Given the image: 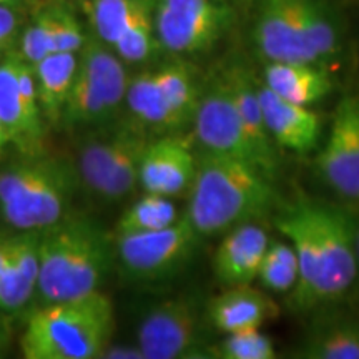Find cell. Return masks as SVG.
I'll return each mask as SVG.
<instances>
[{"instance_id": "obj_24", "label": "cell", "mask_w": 359, "mask_h": 359, "mask_svg": "<svg viewBox=\"0 0 359 359\" xmlns=\"http://www.w3.org/2000/svg\"><path fill=\"white\" fill-rule=\"evenodd\" d=\"M154 74L178 123L185 127L193 120L201 97L195 74L190 70V67L183 64L163 65Z\"/></svg>"}, {"instance_id": "obj_16", "label": "cell", "mask_w": 359, "mask_h": 359, "mask_svg": "<svg viewBox=\"0 0 359 359\" xmlns=\"http://www.w3.org/2000/svg\"><path fill=\"white\" fill-rule=\"evenodd\" d=\"M264 127L276 147L298 155L311 154L320 145L321 120L309 107L291 103L266 85L258 87Z\"/></svg>"}, {"instance_id": "obj_23", "label": "cell", "mask_w": 359, "mask_h": 359, "mask_svg": "<svg viewBox=\"0 0 359 359\" xmlns=\"http://www.w3.org/2000/svg\"><path fill=\"white\" fill-rule=\"evenodd\" d=\"M299 358L359 359V321L334 320L318 326L304 338Z\"/></svg>"}, {"instance_id": "obj_9", "label": "cell", "mask_w": 359, "mask_h": 359, "mask_svg": "<svg viewBox=\"0 0 359 359\" xmlns=\"http://www.w3.org/2000/svg\"><path fill=\"white\" fill-rule=\"evenodd\" d=\"M154 19L161 47L193 55L215 47L230 30L235 15L218 0H158Z\"/></svg>"}, {"instance_id": "obj_11", "label": "cell", "mask_w": 359, "mask_h": 359, "mask_svg": "<svg viewBox=\"0 0 359 359\" xmlns=\"http://www.w3.org/2000/svg\"><path fill=\"white\" fill-rule=\"evenodd\" d=\"M0 118L11 143L30 156L37 155L43 140L42 110L32 65L24 58L0 64Z\"/></svg>"}, {"instance_id": "obj_38", "label": "cell", "mask_w": 359, "mask_h": 359, "mask_svg": "<svg viewBox=\"0 0 359 359\" xmlns=\"http://www.w3.org/2000/svg\"><path fill=\"white\" fill-rule=\"evenodd\" d=\"M6 47H7V45H2V43H0V53H2L4 50H6Z\"/></svg>"}, {"instance_id": "obj_17", "label": "cell", "mask_w": 359, "mask_h": 359, "mask_svg": "<svg viewBox=\"0 0 359 359\" xmlns=\"http://www.w3.org/2000/svg\"><path fill=\"white\" fill-rule=\"evenodd\" d=\"M213 257L215 278L224 286L251 285L269 245L266 230L255 222L236 224L222 235Z\"/></svg>"}, {"instance_id": "obj_35", "label": "cell", "mask_w": 359, "mask_h": 359, "mask_svg": "<svg viewBox=\"0 0 359 359\" xmlns=\"http://www.w3.org/2000/svg\"><path fill=\"white\" fill-rule=\"evenodd\" d=\"M8 143H11V140H8V133L6 130V125H4L2 118H0V155H2L4 148H6Z\"/></svg>"}, {"instance_id": "obj_27", "label": "cell", "mask_w": 359, "mask_h": 359, "mask_svg": "<svg viewBox=\"0 0 359 359\" xmlns=\"http://www.w3.org/2000/svg\"><path fill=\"white\" fill-rule=\"evenodd\" d=\"M298 257L290 241H269L257 276L263 288L278 294L291 293L298 283Z\"/></svg>"}, {"instance_id": "obj_22", "label": "cell", "mask_w": 359, "mask_h": 359, "mask_svg": "<svg viewBox=\"0 0 359 359\" xmlns=\"http://www.w3.org/2000/svg\"><path fill=\"white\" fill-rule=\"evenodd\" d=\"M125 102L135 118L142 125L170 130V132H177L182 128L161 93L154 72H145V74H140L138 77L130 80L127 93H125Z\"/></svg>"}, {"instance_id": "obj_13", "label": "cell", "mask_w": 359, "mask_h": 359, "mask_svg": "<svg viewBox=\"0 0 359 359\" xmlns=\"http://www.w3.org/2000/svg\"><path fill=\"white\" fill-rule=\"evenodd\" d=\"M191 123L201 150L233 156L262 170L257 151L251 147L223 79L213 82L205 93H201Z\"/></svg>"}, {"instance_id": "obj_4", "label": "cell", "mask_w": 359, "mask_h": 359, "mask_svg": "<svg viewBox=\"0 0 359 359\" xmlns=\"http://www.w3.org/2000/svg\"><path fill=\"white\" fill-rule=\"evenodd\" d=\"M75 173L65 160L24 161L0 173V210L11 226L42 231L65 217Z\"/></svg>"}, {"instance_id": "obj_8", "label": "cell", "mask_w": 359, "mask_h": 359, "mask_svg": "<svg viewBox=\"0 0 359 359\" xmlns=\"http://www.w3.org/2000/svg\"><path fill=\"white\" fill-rule=\"evenodd\" d=\"M201 236L187 215L167 228L116 235L115 250L125 275L135 281L167 280L190 262Z\"/></svg>"}, {"instance_id": "obj_25", "label": "cell", "mask_w": 359, "mask_h": 359, "mask_svg": "<svg viewBox=\"0 0 359 359\" xmlns=\"http://www.w3.org/2000/svg\"><path fill=\"white\" fill-rule=\"evenodd\" d=\"M180 218L177 206L168 196L147 193L143 198L130 206L116 222V235L145 233L167 228Z\"/></svg>"}, {"instance_id": "obj_6", "label": "cell", "mask_w": 359, "mask_h": 359, "mask_svg": "<svg viewBox=\"0 0 359 359\" xmlns=\"http://www.w3.org/2000/svg\"><path fill=\"white\" fill-rule=\"evenodd\" d=\"M316 245V283L313 306L333 303L351 290L358 276V228L351 217L336 206L304 201Z\"/></svg>"}, {"instance_id": "obj_26", "label": "cell", "mask_w": 359, "mask_h": 359, "mask_svg": "<svg viewBox=\"0 0 359 359\" xmlns=\"http://www.w3.org/2000/svg\"><path fill=\"white\" fill-rule=\"evenodd\" d=\"M150 7L154 0H93L92 22L98 39L114 47L135 19Z\"/></svg>"}, {"instance_id": "obj_28", "label": "cell", "mask_w": 359, "mask_h": 359, "mask_svg": "<svg viewBox=\"0 0 359 359\" xmlns=\"http://www.w3.org/2000/svg\"><path fill=\"white\" fill-rule=\"evenodd\" d=\"M210 358L218 359H273L276 349L273 339L263 334L259 327L226 333L224 338L210 348Z\"/></svg>"}, {"instance_id": "obj_7", "label": "cell", "mask_w": 359, "mask_h": 359, "mask_svg": "<svg viewBox=\"0 0 359 359\" xmlns=\"http://www.w3.org/2000/svg\"><path fill=\"white\" fill-rule=\"evenodd\" d=\"M148 142L145 132L130 123L93 137L79 155L82 182L105 200L125 198L140 180V160Z\"/></svg>"}, {"instance_id": "obj_33", "label": "cell", "mask_w": 359, "mask_h": 359, "mask_svg": "<svg viewBox=\"0 0 359 359\" xmlns=\"http://www.w3.org/2000/svg\"><path fill=\"white\" fill-rule=\"evenodd\" d=\"M100 358H110V359H143V354L138 346H111L110 344L105 348Z\"/></svg>"}, {"instance_id": "obj_32", "label": "cell", "mask_w": 359, "mask_h": 359, "mask_svg": "<svg viewBox=\"0 0 359 359\" xmlns=\"http://www.w3.org/2000/svg\"><path fill=\"white\" fill-rule=\"evenodd\" d=\"M17 15L11 7L0 6V43L8 45L15 34Z\"/></svg>"}, {"instance_id": "obj_1", "label": "cell", "mask_w": 359, "mask_h": 359, "mask_svg": "<svg viewBox=\"0 0 359 359\" xmlns=\"http://www.w3.org/2000/svg\"><path fill=\"white\" fill-rule=\"evenodd\" d=\"M273 182L243 160L201 150L185 215L201 238L222 236L271 212L276 201Z\"/></svg>"}, {"instance_id": "obj_2", "label": "cell", "mask_w": 359, "mask_h": 359, "mask_svg": "<svg viewBox=\"0 0 359 359\" xmlns=\"http://www.w3.org/2000/svg\"><path fill=\"white\" fill-rule=\"evenodd\" d=\"M37 290L43 304L100 288L111 264L110 238L90 218L64 217L39 233Z\"/></svg>"}, {"instance_id": "obj_37", "label": "cell", "mask_w": 359, "mask_h": 359, "mask_svg": "<svg viewBox=\"0 0 359 359\" xmlns=\"http://www.w3.org/2000/svg\"><path fill=\"white\" fill-rule=\"evenodd\" d=\"M356 248H358V259H359V228H358V235H356Z\"/></svg>"}, {"instance_id": "obj_12", "label": "cell", "mask_w": 359, "mask_h": 359, "mask_svg": "<svg viewBox=\"0 0 359 359\" xmlns=\"http://www.w3.org/2000/svg\"><path fill=\"white\" fill-rule=\"evenodd\" d=\"M316 170L339 196L359 200V95L343 97L336 107Z\"/></svg>"}, {"instance_id": "obj_29", "label": "cell", "mask_w": 359, "mask_h": 359, "mask_svg": "<svg viewBox=\"0 0 359 359\" xmlns=\"http://www.w3.org/2000/svg\"><path fill=\"white\" fill-rule=\"evenodd\" d=\"M156 45H158V39L155 34L154 7H150L135 19L127 32L114 45V48L122 60L137 64V62L147 60L154 53Z\"/></svg>"}, {"instance_id": "obj_3", "label": "cell", "mask_w": 359, "mask_h": 359, "mask_svg": "<svg viewBox=\"0 0 359 359\" xmlns=\"http://www.w3.org/2000/svg\"><path fill=\"white\" fill-rule=\"evenodd\" d=\"M114 331V303L97 290L35 311L20 338V351L27 359H95Z\"/></svg>"}, {"instance_id": "obj_21", "label": "cell", "mask_w": 359, "mask_h": 359, "mask_svg": "<svg viewBox=\"0 0 359 359\" xmlns=\"http://www.w3.org/2000/svg\"><path fill=\"white\" fill-rule=\"evenodd\" d=\"M32 70L40 110L52 125L62 123L67 98L77 72V55L74 52H52L34 64Z\"/></svg>"}, {"instance_id": "obj_34", "label": "cell", "mask_w": 359, "mask_h": 359, "mask_svg": "<svg viewBox=\"0 0 359 359\" xmlns=\"http://www.w3.org/2000/svg\"><path fill=\"white\" fill-rule=\"evenodd\" d=\"M7 257H8V240L0 238V273H2L4 266H6Z\"/></svg>"}, {"instance_id": "obj_18", "label": "cell", "mask_w": 359, "mask_h": 359, "mask_svg": "<svg viewBox=\"0 0 359 359\" xmlns=\"http://www.w3.org/2000/svg\"><path fill=\"white\" fill-rule=\"evenodd\" d=\"M276 303L251 285L226 286L206 304V320L219 333L262 327L278 316Z\"/></svg>"}, {"instance_id": "obj_5", "label": "cell", "mask_w": 359, "mask_h": 359, "mask_svg": "<svg viewBox=\"0 0 359 359\" xmlns=\"http://www.w3.org/2000/svg\"><path fill=\"white\" fill-rule=\"evenodd\" d=\"M128 82L118 55L95 40H85L62 123L69 128L109 123L125 102Z\"/></svg>"}, {"instance_id": "obj_20", "label": "cell", "mask_w": 359, "mask_h": 359, "mask_svg": "<svg viewBox=\"0 0 359 359\" xmlns=\"http://www.w3.org/2000/svg\"><path fill=\"white\" fill-rule=\"evenodd\" d=\"M263 79L276 95L303 107L321 102L334 88L333 79L321 64L306 62H268Z\"/></svg>"}, {"instance_id": "obj_30", "label": "cell", "mask_w": 359, "mask_h": 359, "mask_svg": "<svg viewBox=\"0 0 359 359\" xmlns=\"http://www.w3.org/2000/svg\"><path fill=\"white\" fill-rule=\"evenodd\" d=\"M22 58L30 65L37 64L48 53L55 52V39H53V15L52 8L40 12L32 25L25 30L22 37Z\"/></svg>"}, {"instance_id": "obj_31", "label": "cell", "mask_w": 359, "mask_h": 359, "mask_svg": "<svg viewBox=\"0 0 359 359\" xmlns=\"http://www.w3.org/2000/svg\"><path fill=\"white\" fill-rule=\"evenodd\" d=\"M52 15L55 52L77 53L85 42L82 27H80L77 17L64 7H52Z\"/></svg>"}, {"instance_id": "obj_14", "label": "cell", "mask_w": 359, "mask_h": 359, "mask_svg": "<svg viewBox=\"0 0 359 359\" xmlns=\"http://www.w3.org/2000/svg\"><path fill=\"white\" fill-rule=\"evenodd\" d=\"M255 42L268 62L321 64L308 40L304 0H263Z\"/></svg>"}, {"instance_id": "obj_10", "label": "cell", "mask_w": 359, "mask_h": 359, "mask_svg": "<svg viewBox=\"0 0 359 359\" xmlns=\"http://www.w3.org/2000/svg\"><path fill=\"white\" fill-rule=\"evenodd\" d=\"M201 308L193 294H178L156 303L138 326L143 359L201 358Z\"/></svg>"}, {"instance_id": "obj_19", "label": "cell", "mask_w": 359, "mask_h": 359, "mask_svg": "<svg viewBox=\"0 0 359 359\" xmlns=\"http://www.w3.org/2000/svg\"><path fill=\"white\" fill-rule=\"evenodd\" d=\"M223 80L228 90H230L233 103H235L245 132L248 135L251 147L257 151L262 172L266 177L275 180L278 168H280V160H278L275 142L271 140L266 127H264L262 103H259L258 98V87L246 75V72L240 69L228 72Z\"/></svg>"}, {"instance_id": "obj_36", "label": "cell", "mask_w": 359, "mask_h": 359, "mask_svg": "<svg viewBox=\"0 0 359 359\" xmlns=\"http://www.w3.org/2000/svg\"><path fill=\"white\" fill-rule=\"evenodd\" d=\"M25 2V0H0V6H6V7H15L19 4Z\"/></svg>"}, {"instance_id": "obj_15", "label": "cell", "mask_w": 359, "mask_h": 359, "mask_svg": "<svg viewBox=\"0 0 359 359\" xmlns=\"http://www.w3.org/2000/svg\"><path fill=\"white\" fill-rule=\"evenodd\" d=\"M195 172L196 155L190 142L170 135L147 143L140 160L138 183H142L147 193L172 198L190 190Z\"/></svg>"}]
</instances>
